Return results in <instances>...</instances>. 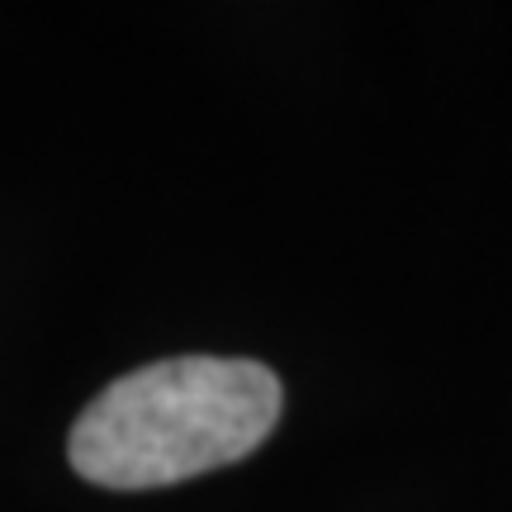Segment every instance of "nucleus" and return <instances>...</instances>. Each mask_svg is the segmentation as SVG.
Returning <instances> with one entry per match:
<instances>
[{"label": "nucleus", "instance_id": "1", "mask_svg": "<svg viewBox=\"0 0 512 512\" xmlns=\"http://www.w3.org/2000/svg\"><path fill=\"white\" fill-rule=\"evenodd\" d=\"M275 418L280 380L261 361L171 356L100 389L67 456L105 489H162L252 456Z\"/></svg>", "mask_w": 512, "mask_h": 512}]
</instances>
